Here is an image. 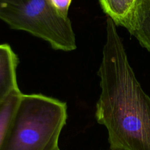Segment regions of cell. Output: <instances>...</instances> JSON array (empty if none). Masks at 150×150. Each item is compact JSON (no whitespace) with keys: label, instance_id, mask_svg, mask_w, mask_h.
Here are the masks:
<instances>
[{"label":"cell","instance_id":"cell-1","mask_svg":"<svg viewBox=\"0 0 150 150\" xmlns=\"http://www.w3.org/2000/svg\"><path fill=\"white\" fill-rule=\"evenodd\" d=\"M98 76L101 93L95 118L108 130L111 149L150 150V97L136 79L110 18Z\"/></svg>","mask_w":150,"mask_h":150},{"label":"cell","instance_id":"cell-2","mask_svg":"<svg viewBox=\"0 0 150 150\" xmlns=\"http://www.w3.org/2000/svg\"><path fill=\"white\" fill-rule=\"evenodd\" d=\"M65 103L41 94H22L0 150H58L67 121Z\"/></svg>","mask_w":150,"mask_h":150},{"label":"cell","instance_id":"cell-3","mask_svg":"<svg viewBox=\"0 0 150 150\" xmlns=\"http://www.w3.org/2000/svg\"><path fill=\"white\" fill-rule=\"evenodd\" d=\"M0 20L11 29L41 38L55 50L76 48L70 18L60 16L48 0H0Z\"/></svg>","mask_w":150,"mask_h":150},{"label":"cell","instance_id":"cell-4","mask_svg":"<svg viewBox=\"0 0 150 150\" xmlns=\"http://www.w3.org/2000/svg\"><path fill=\"white\" fill-rule=\"evenodd\" d=\"M18 58L8 44H0V103L15 90L17 82Z\"/></svg>","mask_w":150,"mask_h":150},{"label":"cell","instance_id":"cell-5","mask_svg":"<svg viewBox=\"0 0 150 150\" xmlns=\"http://www.w3.org/2000/svg\"><path fill=\"white\" fill-rule=\"evenodd\" d=\"M125 28L150 52V0H141Z\"/></svg>","mask_w":150,"mask_h":150},{"label":"cell","instance_id":"cell-6","mask_svg":"<svg viewBox=\"0 0 150 150\" xmlns=\"http://www.w3.org/2000/svg\"><path fill=\"white\" fill-rule=\"evenodd\" d=\"M141 0H99L104 13L117 26L125 27Z\"/></svg>","mask_w":150,"mask_h":150},{"label":"cell","instance_id":"cell-7","mask_svg":"<svg viewBox=\"0 0 150 150\" xmlns=\"http://www.w3.org/2000/svg\"><path fill=\"white\" fill-rule=\"evenodd\" d=\"M22 94L23 93H21L20 89L15 90L0 103V149Z\"/></svg>","mask_w":150,"mask_h":150},{"label":"cell","instance_id":"cell-8","mask_svg":"<svg viewBox=\"0 0 150 150\" xmlns=\"http://www.w3.org/2000/svg\"><path fill=\"white\" fill-rule=\"evenodd\" d=\"M54 10L63 17L68 18V11L72 0H48Z\"/></svg>","mask_w":150,"mask_h":150},{"label":"cell","instance_id":"cell-9","mask_svg":"<svg viewBox=\"0 0 150 150\" xmlns=\"http://www.w3.org/2000/svg\"><path fill=\"white\" fill-rule=\"evenodd\" d=\"M58 150H60V149H58Z\"/></svg>","mask_w":150,"mask_h":150}]
</instances>
